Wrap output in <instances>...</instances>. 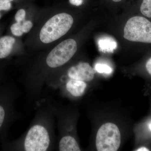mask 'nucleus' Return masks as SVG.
Listing matches in <instances>:
<instances>
[{"label":"nucleus","instance_id":"f257e3e1","mask_svg":"<svg viewBox=\"0 0 151 151\" xmlns=\"http://www.w3.org/2000/svg\"><path fill=\"white\" fill-rule=\"evenodd\" d=\"M37 106L29 127L19 139V150L49 151L56 149L55 116L43 101Z\"/></svg>","mask_w":151,"mask_h":151},{"label":"nucleus","instance_id":"f03ea898","mask_svg":"<svg viewBox=\"0 0 151 151\" xmlns=\"http://www.w3.org/2000/svg\"><path fill=\"white\" fill-rule=\"evenodd\" d=\"M77 50V42L73 39L65 40L56 45L49 52L41 64L35 65L34 70L27 74L28 84L31 89L39 94L43 92L53 70L66 64Z\"/></svg>","mask_w":151,"mask_h":151},{"label":"nucleus","instance_id":"7ed1b4c3","mask_svg":"<svg viewBox=\"0 0 151 151\" xmlns=\"http://www.w3.org/2000/svg\"><path fill=\"white\" fill-rule=\"evenodd\" d=\"M73 17L69 14L61 13L49 19L40 32V39L45 44L53 42L65 35L72 27Z\"/></svg>","mask_w":151,"mask_h":151},{"label":"nucleus","instance_id":"20e7f679","mask_svg":"<svg viewBox=\"0 0 151 151\" xmlns=\"http://www.w3.org/2000/svg\"><path fill=\"white\" fill-rule=\"evenodd\" d=\"M124 37L132 42L151 44V21L142 16L132 17L124 27Z\"/></svg>","mask_w":151,"mask_h":151},{"label":"nucleus","instance_id":"39448f33","mask_svg":"<svg viewBox=\"0 0 151 151\" xmlns=\"http://www.w3.org/2000/svg\"><path fill=\"white\" fill-rule=\"evenodd\" d=\"M121 143L119 127L112 123H107L100 127L97 132L96 147L98 151H116Z\"/></svg>","mask_w":151,"mask_h":151},{"label":"nucleus","instance_id":"423d86ee","mask_svg":"<svg viewBox=\"0 0 151 151\" xmlns=\"http://www.w3.org/2000/svg\"><path fill=\"white\" fill-rule=\"evenodd\" d=\"M95 71L88 63L81 62L71 66L68 69L67 76L70 79L85 82L92 81L94 77Z\"/></svg>","mask_w":151,"mask_h":151},{"label":"nucleus","instance_id":"0eeeda50","mask_svg":"<svg viewBox=\"0 0 151 151\" xmlns=\"http://www.w3.org/2000/svg\"><path fill=\"white\" fill-rule=\"evenodd\" d=\"M87 86V84L84 81L68 78L65 82L58 83L50 88L56 90H65L66 93L70 96L78 98L84 95Z\"/></svg>","mask_w":151,"mask_h":151},{"label":"nucleus","instance_id":"6e6552de","mask_svg":"<svg viewBox=\"0 0 151 151\" xmlns=\"http://www.w3.org/2000/svg\"><path fill=\"white\" fill-rule=\"evenodd\" d=\"M15 39L10 35L0 38V59L7 58L13 52Z\"/></svg>","mask_w":151,"mask_h":151},{"label":"nucleus","instance_id":"1a4fd4ad","mask_svg":"<svg viewBox=\"0 0 151 151\" xmlns=\"http://www.w3.org/2000/svg\"><path fill=\"white\" fill-rule=\"evenodd\" d=\"M140 10L143 16L151 18V0H143Z\"/></svg>","mask_w":151,"mask_h":151},{"label":"nucleus","instance_id":"9d476101","mask_svg":"<svg viewBox=\"0 0 151 151\" xmlns=\"http://www.w3.org/2000/svg\"><path fill=\"white\" fill-rule=\"evenodd\" d=\"M10 29L11 32L15 36H21L23 34L22 24L21 22H16L11 26Z\"/></svg>","mask_w":151,"mask_h":151},{"label":"nucleus","instance_id":"9b49d317","mask_svg":"<svg viewBox=\"0 0 151 151\" xmlns=\"http://www.w3.org/2000/svg\"><path fill=\"white\" fill-rule=\"evenodd\" d=\"M95 68V70L100 73H111L112 71V68L110 66L105 64H96Z\"/></svg>","mask_w":151,"mask_h":151},{"label":"nucleus","instance_id":"f8f14e48","mask_svg":"<svg viewBox=\"0 0 151 151\" xmlns=\"http://www.w3.org/2000/svg\"><path fill=\"white\" fill-rule=\"evenodd\" d=\"M26 16V12L23 9H20L17 12L15 16V19L16 22H22L24 20Z\"/></svg>","mask_w":151,"mask_h":151},{"label":"nucleus","instance_id":"ddd939ff","mask_svg":"<svg viewBox=\"0 0 151 151\" xmlns=\"http://www.w3.org/2000/svg\"><path fill=\"white\" fill-rule=\"evenodd\" d=\"M33 24L30 21H26L24 22L22 24L23 30L24 33H27L29 32L31 29L32 28Z\"/></svg>","mask_w":151,"mask_h":151},{"label":"nucleus","instance_id":"4468645a","mask_svg":"<svg viewBox=\"0 0 151 151\" xmlns=\"http://www.w3.org/2000/svg\"><path fill=\"white\" fill-rule=\"evenodd\" d=\"M6 112L5 109L2 105H0V129L2 127L3 124L6 119Z\"/></svg>","mask_w":151,"mask_h":151},{"label":"nucleus","instance_id":"2eb2a0df","mask_svg":"<svg viewBox=\"0 0 151 151\" xmlns=\"http://www.w3.org/2000/svg\"><path fill=\"white\" fill-rule=\"evenodd\" d=\"M12 8L11 3H5L0 5V12L1 11H8Z\"/></svg>","mask_w":151,"mask_h":151},{"label":"nucleus","instance_id":"dca6fc26","mask_svg":"<svg viewBox=\"0 0 151 151\" xmlns=\"http://www.w3.org/2000/svg\"><path fill=\"white\" fill-rule=\"evenodd\" d=\"M145 68L148 73L151 76V57L149 58L146 62Z\"/></svg>","mask_w":151,"mask_h":151},{"label":"nucleus","instance_id":"f3484780","mask_svg":"<svg viewBox=\"0 0 151 151\" xmlns=\"http://www.w3.org/2000/svg\"><path fill=\"white\" fill-rule=\"evenodd\" d=\"M83 0H69V2L71 4L76 6H79L83 4Z\"/></svg>","mask_w":151,"mask_h":151},{"label":"nucleus","instance_id":"a211bd4d","mask_svg":"<svg viewBox=\"0 0 151 151\" xmlns=\"http://www.w3.org/2000/svg\"><path fill=\"white\" fill-rule=\"evenodd\" d=\"M14 0H0V5L5 3H11Z\"/></svg>","mask_w":151,"mask_h":151},{"label":"nucleus","instance_id":"6ab92c4d","mask_svg":"<svg viewBox=\"0 0 151 151\" xmlns=\"http://www.w3.org/2000/svg\"><path fill=\"white\" fill-rule=\"evenodd\" d=\"M137 151H149V150L147 148L145 147H142L137 149Z\"/></svg>","mask_w":151,"mask_h":151},{"label":"nucleus","instance_id":"aec40b11","mask_svg":"<svg viewBox=\"0 0 151 151\" xmlns=\"http://www.w3.org/2000/svg\"><path fill=\"white\" fill-rule=\"evenodd\" d=\"M113 1L116 2H119L121 1L122 0H112Z\"/></svg>","mask_w":151,"mask_h":151},{"label":"nucleus","instance_id":"412c9836","mask_svg":"<svg viewBox=\"0 0 151 151\" xmlns=\"http://www.w3.org/2000/svg\"><path fill=\"white\" fill-rule=\"evenodd\" d=\"M149 128L150 129V130L151 131V123H150L149 125Z\"/></svg>","mask_w":151,"mask_h":151},{"label":"nucleus","instance_id":"4be33fe9","mask_svg":"<svg viewBox=\"0 0 151 151\" xmlns=\"http://www.w3.org/2000/svg\"><path fill=\"white\" fill-rule=\"evenodd\" d=\"M1 15L0 14V19H1Z\"/></svg>","mask_w":151,"mask_h":151}]
</instances>
